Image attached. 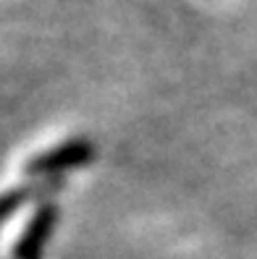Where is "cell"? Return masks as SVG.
<instances>
[{
	"label": "cell",
	"mask_w": 257,
	"mask_h": 259,
	"mask_svg": "<svg viewBox=\"0 0 257 259\" xmlns=\"http://www.w3.org/2000/svg\"><path fill=\"white\" fill-rule=\"evenodd\" d=\"M95 160V147L87 139H68L63 144H55L45 152H37L24 162V176L29 178H50L60 176L74 167L89 165Z\"/></svg>",
	"instance_id": "1"
},
{
	"label": "cell",
	"mask_w": 257,
	"mask_h": 259,
	"mask_svg": "<svg viewBox=\"0 0 257 259\" xmlns=\"http://www.w3.org/2000/svg\"><path fill=\"white\" fill-rule=\"evenodd\" d=\"M55 223L58 209L53 204H42L21 228L16 243H13V259H42L45 246L55 231Z\"/></svg>",
	"instance_id": "2"
}]
</instances>
